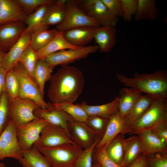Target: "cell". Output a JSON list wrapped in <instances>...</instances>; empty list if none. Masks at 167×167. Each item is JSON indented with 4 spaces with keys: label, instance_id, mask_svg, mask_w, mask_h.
<instances>
[{
    "label": "cell",
    "instance_id": "6da1fadb",
    "mask_svg": "<svg viewBox=\"0 0 167 167\" xmlns=\"http://www.w3.org/2000/svg\"><path fill=\"white\" fill-rule=\"evenodd\" d=\"M50 80L48 96L54 104L73 103L82 92L85 82L79 69L68 65L60 68Z\"/></svg>",
    "mask_w": 167,
    "mask_h": 167
},
{
    "label": "cell",
    "instance_id": "7a4b0ae2",
    "mask_svg": "<svg viewBox=\"0 0 167 167\" xmlns=\"http://www.w3.org/2000/svg\"><path fill=\"white\" fill-rule=\"evenodd\" d=\"M117 79L124 86L144 92L155 98L167 97V72L159 70L152 74L136 72L133 77L116 73Z\"/></svg>",
    "mask_w": 167,
    "mask_h": 167
},
{
    "label": "cell",
    "instance_id": "3957f363",
    "mask_svg": "<svg viewBox=\"0 0 167 167\" xmlns=\"http://www.w3.org/2000/svg\"><path fill=\"white\" fill-rule=\"evenodd\" d=\"M37 149L51 167H75L77 159L84 149L76 144L71 143Z\"/></svg>",
    "mask_w": 167,
    "mask_h": 167
},
{
    "label": "cell",
    "instance_id": "277c9868",
    "mask_svg": "<svg viewBox=\"0 0 167 167\" xmlns=\"http://www.w3.org/2000/svg\"><path fill=\"white\" fill-rule=\"evenodd\" d=\"M164 122H167V98H155L145 112L131 126L129 134L136 135Z\"/></svg>",
    "mask_w": 167,
    "mask_h": 167
},
{
    "label": "cell",
    "instance_id": "5b68a950",
    "mask_svg": "<svg viewBox=\"0 0 167 167\" xmlns=\"http://www.w3.org/2000/svg\"><path fill=\"white\" fill-rule=\"evenodd\" d=\"M19 82V97L34 101L40 108L45 109L49 105L44 100L38 85L28 73L22 65L19 62L13 68Z\"/></svg>",
    "mask_w": 167,
    "mask_h": 167
},
{
    "label": "cell",
    "instance_id": "8992f818",
    "mask_svg": "<svg viewBox=\"0 0 167 167\" xmlns=\"http://www.w3.org/2000/svg\"><path fill=\"white\" fill-rule=\"evenodd\" d=\"M70 143L76 144L68 130L60 126L48 123L42 129L39 139L33 146L37 148H51Z\"/></svg>",
    "mask_w": 167,
    "mask_h": 167
},
{
    "label": "cell",
    "instance_id": "52a82bcc",
    "mask_svg": "<svg viewBox=\"0 0 167 167\" xmlns=\"http://www.w3.org/2000/svg\"><path fill=\"white\" fill-rule=\"evenodd\" d=\"M66 5V14L64 20L56 26L55 29L58 31L64 32L72 28L84 26H101L79 7L77 1L67 0Z\"/></svg>",
    "mask_w": 167,
    "mask_h": 167
},
{
    "label": "cell",
    "instance_id": "ba28073f",
    "mask_svg": "<svg viewBox=\"0 0 167 167\" xmlns=\"http://www.w3.org/2000/svg\"><path fill=\"white\" fill-rule=\"evenodd\" d=\"M99 50L97 45L85 46L77 49L62 50L50 54L44 59L51 66H62L86 58L89 54Z\"/></svg>",
    "mask_w": 167,
    "mask_h": 167
},
{
    "label": "cell",
    "instance_id": "9c48e42d",
    "mask_svg": "<svg viewBox=\"0 0 167 167\" xmlns=\"http://www.w3.org/2000/svg\"><path fill=\"white\" fill-rule=\"evenodd\" d=\"M10 118L16 127L36 118L33 112L39 106L31 100L18 97L9 100Z\"/></svg>",
    "mask_w": 167,
    "mask_h": 167
},
{
    "label": "cell",
    "instance_id": "30bf717a",
    "mask_svg": "<svg viewBox=\"0 0 167 167\" xmlns=\"http://www.w3.org/2000/svg\"><path fill=\"white\" fill-rule=\"evenodd\" d=\"M48 122L45 120L36 118L25 124L16 127V134L21 150L30 149L39 139L41 132Z\"/></svg>",
    "mask_w": 167,
    "mask_h": 167
},
{
    "label": "cell",
    "instance_id": "8fae6325",
    "mask_svg": "<svg viewBox=\"0 0 167 167\" xmlns=\"http://www.w3.org/2000/svg\"><path fill=\"white\" fill-rule=\"evenodd\" d=\"M16 126L11 120L0 135V160L6 157L19 160L22 157V150L18 141Z\"/></svg>",
    "mask_w": 167,
    "mask_h": 167
},
{
    "label": "cell",
    "instance_id": "7c38bea8",
    "mask_svg": "<svg viewBox=\"0 0 167 167\" xmlns=\"http://www.w3.org/2000/svg\"><path fill=\"white\" fill-rule=\"evenodd\" d=\"M83 4L84 9H82L101 26H115L118 21V18L110 11L102 0H84Z\"/></svg>",
    "mask_w": 167,
    "mask_h": 167
},
{
    "label": "cell",
    "instance_id": "4fadbf2b",
    "mask_svg": "<svg viewBox=\"0 0 167 167\" xmlns=\"http://www.w3.org/2000/svg\"><path fill=\"white\" fill-rule=\"evenodd\" d=\"M67 128L73 141L84 149L100 140L85 123L73 120L68 123Z\"/></svg>",
    "mask_w": 167,
    "mask_h": 167
},
{
    "label": "cell",
    "instance_id": "5bb4252c",
    "mask_svg": "<svg viewBox=\"0 0 167 167\" xmlns=\"http://www.w3.org/2000/svg\"><path fill=\"white\" fill-rule=\"evenodd\" d=\"M26 27L24 21L0 25V49L8 52L20 39Z\"/></svg>",
    "mask_w": 167,
    "mask_h": 167
},
{
    "label": "cell",
    "instance_id": "9a60e30c",
    "mask_svg": "<svg viewBox=\"0 0 167 167\" xmlns=\"http://www.w3.org/2000/svg\"><path fill=\"white\" fill-rule=\"evenodd\" d=\"M48 103L49 105L47 108L38 107L34 110L33 113L36 118L44 119L49 123L60 126L68 131V123L74 119L55 104L50 102Z\"/></svg>",
    "mask_w": 167,
    "mask_h": 167
},
{
    "label": "cell",
    "instance_id": "2e32d148",
    "mask_svg": "<svg viewBox=\"0 0 167 167\" xmlns=\"http://www.w3.org/2000/svg\"><path fill=\"white\" fill-rule=\"evenodd\" d=\"M27 16L17 0H0V25L24 22Z\"/></svg>",
    "mask_w": 167,
    "mask_h": 167
},
{
    "label": "cell",
    "instance_id": "e0dca14e",
    "mask_svg": "<svg viewBox=\"0 0 167 167\" xmlns=\"http://www.w3.org/2000/svg\"><path fill=\"white\" fill-rule=\"evenodd\" d=\"M31 33L25 29L22 36L7 53L3 58L2 66L7 71L19 62L22 54L30 45Z\"/></svg>",
    "mask_w": 167,
    "mask_h": 167
},
{
    "label": "cell",
    "instance_id": "ac0fdd59",
    "mask_svg": "<svg viewBox=\"0 0 167 167\" xmlns=\"http://www.w3.org/2000/svg\"><path fill=\"white\" fill-rule=\"evenodd\" d=\"M130 131V128L124 118L121 117L118 113L109 118L105 134L96 148H106L110 142L117 135L129 134Z\"/></svg>",
    "mask_w": 167,
    "mask_h": 167
},
{
    "label": "cell",
    "instance_id": "d6986e66",
    "mask_svg": "<svg viewBox=\"0 0 167 167\" xmlns=\"http://www.w3.org/2000/svg\"><path fill=\"white\" fill-rule=\"evenodd\" d=\"M141 147V154L146 156L157 153H167V143L149 130L141 131L136 135Z\"/></svg>",
    "mask_w": 167,
    "mask_h": 167
},
{
    "label": "cell",
    "instance_id": "ffe728a7",
    "mask_svg": "<svg viewBox=\"0 0 167 167\" xmlns=\"http://www.w3.org/2000/svg\"><path fill=\"white\" fill-rule=\"evenodd\" d=\"M96 28L92 26L76 27L64 31L63 36L71 45L77 47H83L94 38Z\"/></svg>",
    "mask_w": 167,
    "mask_h": 167
},
{
    "label": "cell",
    "instance_id": "44dd1931",
    "mask_svg": "<svg viewBox=\"0 0 167 167\" xmlns=\"http://www.w3.org/2000/svg\"><path fill=\"white\" fill-rule=\"evenodd\" d=\"M116 32L115 27L113 26L96 28L93 39L101 52L108 53L111 50L116 43Z\"/></svg>",
    "mask_w": 167,
    "mask_h": 167
},
{
    "label": "cell",
    "instance_id": "7402d4cb",
    "mask_svg": "<svg viewBox=\"0 0 167 167\" xmlns=\"http://www.w3.org/2000/svg\"><path fill=\"white\" fill-rule=\"evenodd\" d=\"M66 1L54 0L49 5L42 22V26H57L63 21L67 12Z\"/></svg>",
    "mask_w": 167,
    "mask_h": 167
},
{
    "label": "cell",
    "instance_id": "603a6c76",
    "mask_svg": "<svg viewBox=\"0 0 167 167\" xmlns=\"http://www.w3.org/2000/svg\"><path fill=\"white\" fill-rule=\"evenodd\" d=\"M118 96L112 101L100 105H92L83 101L77 104L81 107L88 116H97L109 119L118 113Z\"/></svg>",
    "mask_w": 167,
    "mask_h": 167
},
{
    "label": "cell",
    "instance_id": "cb8c5ba5",
    "mask_svg": "<svg viewBox=\"0 0 167 167\" xmlns=\"http://www.w3.org/2000/svg\"><path fill=\"white\" fill-rule=\"evenodd\" d=\"M142 95V93L130 88H123L119 92L118 113L124 118Z\"/></svg>",
    "mask_w": 167,
    "mask_h": 167
},
{
    "label": "cell",
    "instance_id": "d4e9b609",
    "mask_svg": "<svg viewBox=\"0 0 167 167\" xmlns=\"http://www.w3.org/2000/svg\"><path fill=\"white\" fill-rule=\"evenodd\" d=\"M63 32L58 31L54 38L46 46L36 51L38 59H44L47 55L67 49H77V47L69 44L63 36Z\"/></svg>",
    "mask_w": 167,
    "mask_h": 167
},
{
    "label": "cell",
    "instance_id": "484cf974",
    "mask_svg": "<svg viewBox=\"0 0 167 167\" xmlns=\"http://www.w3.org/2000/svg\"><path fill=\"white\" fill-rule=\"evenodd\" d=\"M155 98L148 95H142L132 109L124 118L130 129L134 123L145 112L153 101Z\"/></svg>",
    "mask_w": 167,
    "mask_h": 167
},
{
    "label": "cell",
    "instance_id": "4316f807",
    "mask_svg": "<svg viewBox=\"0 0 167 167\" xmlns=\"http://www.w3.org/2000/svg\"><path fill=\"white\" fill-rule=\"evenodd\" d=\"M124 135L119 134L109 143L106 148V153L113 161L121 165L125 154L126 139Z\"/></svg>",
    "mask_w": 167,
    "mask_h": 167
},
{
    "label": "cell",
    "instance_id": "83f0119b",
    "mask_svg": "<svg viewBox=\"0 0 167 167\" xmlns=\"http://www.w3.org/2000/svg\"><path fill=\"white\" fill-rule=\"evenodd\" d=\"M48 27L39 29L31 33L30 45L37 51L44 48L56 36L58 31L56 29L48 30Z\"/></svg>",
    "mask_w": 167,
    "mask_h": 167
},
{
    "label": "cell",
    "instance_id": "f1b7e54d",
    "mask_svg": "<svg viewBox=\"0 0 167 167\" xmlns=\"http://www.w3.org/2000/svg\"><path fill=\"white\" fill-rule=\"evenodd\" d=\"M22 152V157L18 161L23 167H51L45 156L34 146Z\"/></svg>",
    "mask_w": 167,
    "mask_h": 167
},
{
    "label": "cell",
    "instance_id": "f546056e",
    "mask_svg": "<svg viewBox=\"0 0 167 167\" xmlns=\"http://www.w3.org/2000/svg\"><path fill=\"white\" fill-rule=\"evenodd\" d=\"M141 145L137 135L126 139L125 154L121 167H128L141 154Z\"/></svg>",
    "mask_w": 167,
    "mask_h": 167
},
{
    "label": "cell",
    "instance_id": "4dcf8cb0",
    "mask_svg": "<svg viewBox=\"0 0 167 167\" xmlns=\"http://www.w3.org/2000/svg\"><path fill=\"white\" fill-rule=\"evenodd\" d=\"M54 68L49 65L44 59H38L33 73V79L44 96L45 82L50 80Z\"/></svg>",
    "mask_w": 167,
    "mask_h": 167
},
{
    "label": "cell",
    "instance_id": "1f68e13d",
    "mask_svg": "<svg viewBox=\"0 0 167 167\" xmlns=\"http://www.w3.org/2000/svg\"><path fill=\"white\" fill-rule=\"evenodd\" d=\"M137 10L135 15V21L155 20L157 17L158 11L156 0H137Z\"/></svg>",
    "mask_w": 167,
    "mask_h": 167
},
{
    "label": "cell",
    "instance_id": "d6a6232c",
    "mask_svg": "<svg viewBox=\"0 0 167 167\" xmlns=\"http://www.w3.org/2000/svg\"><path fill=\"white\" fill-rule=\"evenodd\" d=\"M49 4L42 5L33 12L27 15L24 22L26 27L25 30L30 33L42 28V23Z\"/></svg>",
    "mask_w": 167,
    "mask_h": 167
},
{
    "label": "cell",
    "instance_id": "836d02e7",
    "mask_svg": "<svg viewBox=\"0 0 167 167\" xmlns=\"http://www.w3.org/2000/svg\"><path fill=\"white\" fill-rule=\"evenodd\" d=\"M5 90L10 100L19 97V82L17 75L13 68L6 71Z\"/></svg>",
    "mask_w": 167,
    "mask_h": 167
},
{
    "label": "cell",
    "instance_id": "e575fe53",
    "mask_svg": "<svg viewBox=\"0 0 167 167\" xmlns=\"http://www.w3.org/2000/svg\"><path fill=\"white\" fill-rule=\"evenodd\" d=\"M55 105L69 115L74 121L85 123L86 122L89 116L84 109L77 104L62 103Z\"/></svg>",
    "mask_w": 167,
    "mask_h": 167
},
{
    "label": "cell",
    "instance_id": "d590c367",
    "mask_svg": "<svg viewBox=\"0 0 167 167\" xmlns=\"http://www.w3.org/2000/svg\"><path fill=\"white\" fill-rule=\"evenodd\" d=\"M109 119L97 116H89L85 123L101 140L105 134Z\"/></svg>",
    "mask_w": 167,
    "mask_h": 167
},
{
    "label": "cell",
    "instance_id": "8d00e7d4",
    "mask_svg": "<svg viewBox=\"0 0 167 167\" xmlns=\"http://www.w3.org/2000/svg\"><path fill=\"white\" fill-rule=\"evenodd\" d=\"M37 60L36 51L30 45L22 54L19 61L33 80V73Z\"/></svg>",
    "mask_w": 167,
    "mask_h": 167
},
{
    "label": "cell",
    "instance_id": "74e56055",
    "mask_svg": "<svg viewBox=\"0 0 167 167\" xmlns=\"http://www.w3.org/2000/svg\"><path fill=\"white\" fill-rule=\"evenodd\" d=\"M10 120L9 99L5 90L0 98V135Z\"/></svg>",
    "mask_w": 167,
    "mask_h": 167
},
{
    "label": "cell",
    "instance_id": "f35d334b",
    "mask_svg": "<svg viewBox=\"0 0 167 167\" xmlns=\"http://www.w3.org/2000/svg\"><path fill=\"white\" fill-rule=\"evenodd\" d=\"M93 160L98 162L101 167H121L113 161L107 156L104 147L95 148L93 153Z\"/></svg>",
    "mask_w": 167,
    "mask_h": 167
},
{
    "label": "cell",
    "instance_id": "ab89813d",
    "mask_svg": "<svg viewBox=\"0 0 167 167\" xmlns=\"http://www.w3.org/2000/svg\"><path fill=\"white\" fill-rule=\"evenodd\" d=\"M122 11L123 20L129 22L135 15L137 10V0H120Z\"/></svg>",
    "mask_w": 167,
    "mask_h": 167
},
{
    "label": "cell",
    "instance_id": "60d3db41",
    "mask_svg": "<svg viewBox=\"0 0 167 167\" xmlns=\"http://www.w3.org/2000/svg\"><path fill=\"white\" fill-rule=\"evenodd\" d=\"M97 143L88 148L84 149L77 159L75 167H92L93 153Z\"/></svg>",
    "mask_w": 167,
    "mask_h": 167
},
{
    "label": "cell",
    "instance_id": "b9f144b4",
    "mask_svg": "<svg viewBox=\"0 0 167 167\" xmlns=\"http://www.w3.org/2000/svg\"><path fill=\"white\" fill-rule=\"evenodd\" d=\"M28 15L33 12L39 6L50 4L54 0H17Z\"/></svg>",
    "mask_w": 167,
    "mask_h": 167
},
{
    "label": "cell",
    "instance_id": "7bdbcfd3",
    "mask_svg": "<svg viewBox=\"0 0 167 167\" xmlns=\"http://www.w3.org/2000/svg\"><path fill=\"white\" fill-rule=\"evenodd\" d=\"M146 156L144 167H167V153H157Z\"/></svg>",
    "mask_w": 167,
    "mask_h": 167
},
{
    "label": "cell",
    "instance_id": "ee69618b",
    "mask_svg": "<svg viewBox=\"0 0 167 167\" xmlns=\"http://www.w3.org/2000/svg\"><path fill=\"white\" fill-rule=\"evenodd\" d=\"M110 11L115 16L122 17V11L120 0H102Z\"/></svg>",
    "mask_w": 167,
    "mask_h": 167
},
{
    "label": "cell",
    "instance_id": "f6af8a7d",
    "mask_svg": "<svg viewBox=\"0 0 167 167\" xmlns=\"http://www.w3.org/2000/svg\"><path fill=\"white\" fill-rule=\"evenodd\" d=\"M149 130L167 143V122H161Z\"/></svg>",
    "mask_w": 167,
    "mask_h": 167
},
{
    "label": "cell",
    "instance_id": "bcb514c9",
    "mask_svg": "<svg viewBox=\"0 0 167 167\" xmlns=\"http://www.w3.org/2000/svg\"><path fill=\"white\" fill-rule=\"evenodd\" d=\"M6 73V71L3 66L0 67V98L5 90Z\"/></svg>",
    "mask_w": 167,
    "mask_h": 167
},
{
    "label": "cell",
    "instance_id": "7dc6e473",
    "mask_svg": "<svg viewBox=\"0 0 167 167\" xmlns=\"http://www.w3.org/2000/svg\"><path fill=\"white\" fill-rule=\"evenodd\" d=\"M146 160V156L141 154L136 160L128 167H144Z\"/></svg>",
    "mask_w": 167,
    "mask_h": 167
},
{
    "label": "cell",
    "instance_id": "c3c4849f",
    "mask_svg": "<svg viewBox=\"0 0 167 167\" xmlns=\"http://www.w3.org/2000/svg\"><path fill=\"white\" fill-rule=\"evenodd\" d=\"M5 53L0 49V67L2 66L3 58Z\"/></svg>",
    "mask_w": 167,
    "mask_h": 167
},
{
    "label": "cell",
    "instance_id": "681fc988",
    "mask_svg": "<svg viewBox=\"0 0 167 167\" xmlns=\"http://www.w3.org/2000/svg\"><path fill=\"white\" fill-rule=\"evenodd\" d=\"M92 167H101L100 164L97 161H93Z\"/></svg>",
    "mask_w": 167,
    "mask_h": 167
},
{
    "label": "cell",
    "instance_id": "f907efd6",
    "mask_svg": "<svg viewBox=\"0 0 167 167\" xmlns=\"http://www.w3.org/2000/svg\"><path fill=\"white\" fill-rule=\"evenodd\" d=\"M0 167H6L3 163L0 162Z\"/></svg>",
    "mask_w": 167,
    "mask_h": 167
}]
</instances>
